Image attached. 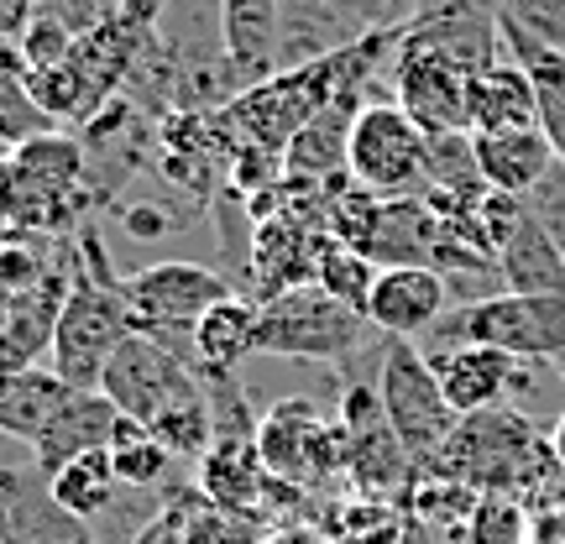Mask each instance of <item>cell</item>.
<instances>
[{"mask_svg": "<svg viewBox=\"0 0 565 544\" xmlns=\"http://www.w3.org/2000/svg\"><path fill=\"white\" fill-rule=\"evenodd\" d=\"M429 471H445L482 498H540L545 487L565 482L555 445L513 408L466 414Z\"/></svg>", "mask_w": 565, "mask_h": 544, "instance_id": "cell-1", "label": "cell"}, {"mask_svg": "<svg viewBox=\"0 0 565 544\" xmlns=\"http://www.w3.org/2000/svg\"><path fill=\"white\" fill-rule=\"evenodd\" d=\"M68 267H74V278H68V299L58 309V330H53L47 356L68 387H100L116 345L131 335L126 282L105 267V246L95 231L79 236V252L68 257Z\"/></svg>", "mask_w": 565, "mask_h": 544, "instance_id": "cell-2", "label": "cell"}, {"mask_svg": "<svg viewBox=\"0 0 565 544\" xmlns=\"http://www.w3.org/2000/svg\"><path fill=\"white\" fill-rule=\"evenodd\" d=\"M89 200H95V189H89L84 141L53 131V137L0 152V225L6 231L58 236Z\"/></svg>", "mask_w": 565, "mask_h": 544, "instance_id": "cell-3", "label": "cell"}, {"mask_svg": "<svg viewBox=\"0 0 565 544\" xmlns=\"http://www.w3.org/2000/svg\"><path fill=\"white\" fill-rule=\"evenodd\" d=\"M372 324L362 309L324 294L320 282H299L263 299L257 314V356H294V362L345 366L366 345Z\"/></svg>", "mask_w": 565, "mask_h": 544, "instance_id": "cell-4", "label": "cell"}, {"mask_svg": "<svg viewBox=\"0 0 565 544\" xmlns=\"http://www.w3.org/2000/svg\"><path fill=\"white\" fill-rule=\"evenodd\" d=\"M377 393H383V414L398 429L404 450L414 456V471H429L450 445L461 414L445 404L440 377L414 341H393L383 335V356H377Z\"/></svg>", "mask_w": 565, "mask_h": 544, "instance_id": "cell-5", "label": "cell"}, {"mask_svg": "<svg viewBox=\"0 0 565 544\" xmlns=\"http://www.w3.org/2000/svg\"><path fill=\"white\" fill-rule=\"evenodd\" d=\"M345 173L383 200L429 194V137L398 100H366L351 121Z\"/></svg>", "mask_w": 565, "mask_h": 544, "instance_id": "cell-6", "label": "cell"}, {"mask_svg": "<svg viewBox=\"0 0 565 544\" xmlns=\"http://www.w3.org/2000/svg\"><path fill=\"white\" fill-rule=\"evenodd\" d=\"M257 450L278 482L303 492L345 477V424L320 414L315 398H282L267 408L257 419Z\"/></svg>", "mask_w": 565, "mask_h": 544, "instance_id": "cell-7", "label": "cell"}, {"mask_svg": "<svg viewBox=\"0 0 565 544\" xmlns=\"http://www.w3.org/2000/svg\"><path fill=\"white\" fill-rule=\"evenodd\" d=\"M100 393L121 408L126 419L152 424V419H162L168 408L200 398L204 377H200V366L189 362V356H179L173 345H162L158 335H141V330H131V335L116 345L110 366H105Z\"/></svg>", "mask_w": 565, "mask_h": 544, "instance_id": "cell-8", "label": "cell"}, {"mask_svg": "<svg viewBox=\"0 0 565 544\" xmlns=\"http://www.w3.org/2000/svg\"><path fill=\"white\" fill-rule=\"evenodd\" d=\"M341 424H345V477L356 482L362 498H408L414 482V456L404 450L398 429L383 414L377 383H345L341 393Z\"/></svg>", "mask_w": 565, "mask_h": 544, "instance_id": "cell-9", "label": "cell"}, {"mask_svg": "<svg viewBox=\"0 0 565 544\" xmlns=\"http://www.w3.org/2000/svg\"><path fill=\"white\" fill-rule=\"evenodd\" d=\"M225 294H236V282L210 273L200 263H152L126 278V303H131V330L141 335H194V324L210 303H221Z\"/></svg>", "mask_w": 565, "mask_h": 544, "instance_id": "cell-10", "label": "cell"}, {"mask_svg": "<svg viewBox=\"0 0 565 544\" xmlns=\"http://www.w3.org/2000/svg\"><path fill=\"white\" fill-rule=\"evenodd\" d=\"M398 42L440 53L445 63L461 68L466 79L508 58L498 0H419L404 17V38Z\"/></svg>", "mask_w": 565, "mask_h": 544, "instance_id": "cell-11", "label": "cell"}, {"mask_svg": "<svg viewBox=\"0 0 565 544\" xmlns=\"http://www.w3.org/2000/svg\"><path fill=\"white\" fill-rule=\"evenodd\" d=\"M393 100L414 116L424 137L466 131V74L440 53L398 42L393 47Z\"/></svg>", "mask_w": 565, "mask_h": 544, "instance_id": "cell-12", "label": "cell"}, {"mask_svg": "<svg viewBox=\"0 0 565 544\" xmlns=\"http://www.w3.org/2000/svg\"><path fill=\"white\" fill-rule=\"evenodd\" d=\"M435 377H440V393L445 404L456 414H487V408H503L508 393H519L529 377L524 356H508L498 345H477V341H461V345H445L429 356Z\"/></svg>", "mask_w": 565, "mask_h": 544, "instance_id": "cell-13", "label": "cell"}, {"mask_svg": "<svg viewBox=\"0 0 565 544\" xmlns=\"http://www.w3.org/2000/svg\"><path fill=\"white\" fill-rule=\"evenodd\" d=\"M450 282L435 267H383L366 294V324L393 341H414L450 314Z\"/></svg>", "mask_w": 565, "mask_h": 544, "instance_id": "cell-14", "label": "cell"}, {"mask_svg": "<svg viewBox=\"0 0 565 544\" xmlns=\"http://www.w3.org/2000/svg\"><path fill=\"white\" fill-rule=\"evenodd\" d=\"M0 503H6V544H105L79 519L53 503V487L38 466H0Z\"/></svg>", "mask_w": 565, "mask_h": 544, "instance_id": "cell-15", "label": "cell"}, {"mask_svg": "<svg viewBox=\"0 0 565 544\" xmlns=\"http://www.w3.org/2000/svg\"><path fill=\"white\" fill-rule=\"evenodd\" d=\"M278 42H282V0H221V58L242 89L282 74Z\"/></svg>", "mask_w": 565, "mask_h": 544, "instance_id": "cell-16", "label": "cell"}, {"mask_svg": "<svg viewBox=\"0 0 565 544\" xmlns=\"http://www.w3.org/2000/svg\"><path fill=\"white\" fill-rule=\"evenodd\" d=\"M116 424H121V408L110 404L100 387H74L26 456H32V466H38L42 477H53L58 466L79 461V456H89V450H110Z\"/></svg>", "mask_w": 565, "mask_h": 544, "instance_id": "cell-17", "label": "cell"}, {"mask_svg": "<svg viewBox=\"0 0 565 544\" xmlns=\"http://www.w3.org/2000/svg\"><path fill=\"white\" fill-rule=\"evenodd\" d=\"M200 498L215 508H236V513H263L273 498V471L263 466L257 435L252 440H215L200 461Z\"/></svg>", "mask_w": 565, "mask_h": 544, "instance_id": "cell-18", "label": "cell"}, {"mask_svg": "<svg viewBox=\"0 0 565 544\" xmlns=\"http://www.w3.org/2000/svg\"><path fill=\"white\" fill-rule=\"evenodd\" d=\"M471 152H477V173H482L487 189L513 194V200H524L534 183H545V173L561 162L540 126H524V131H482V137H471Z\"/></svg>", "mask_w": 565, "mask_h": 544, "instance_id": "cell-19", "label": "cell"}, {"mask_svg": "<svg viewBox=\"0 0 565 544\" xmlns=\"http://www.w3.org/2000/svg\"><path fill=\"white\" fill-rule=\"evenodd\" d=\"M540 126V100H534V84L513 58L492 63L482 74L466 79V131L482 137V131H524Z\"/></svg>", "mask_w": 565, "mask_h": 544, "instance_id": "cell-20", "label": "cell"}, {"mask_svg": "<svg viewBox=\"0 0 565 544\" xmlns=\"http://www.w3.org/2000/svg\"><path fill=\"white\" fill-rule=\"evenodd\" d=\"M498 273L508 294H565V252L529 210H519L513 231L498 246Z\"/></svg>", "mask_w": 565, "mask_h": 544, "instance_id": "cell-21", "label": "cell"}, {"mask_svg": "<svg viewBox=\"0 0 565 544\" xmlns=\"http://www.w3.org/2000/svg\"><path fill=\"white\" fill-rule=\"evenodd\" d=\"M74 387L63 383L58 372L47 366H21V372H0V435L21 440L26 450L38 445V435L53 424V414L63 408Z\"/></svg>", "mask_w": 565, "mask_h": 544, "instance_id": "cell-22", "label": "cell"}, {"mask_svg": "<svg viewBox=\"0 0 565 544\" xmlns=\"http://www.w3.org/2000/svg\"><path fill=\"white\" fill-rule=\"evenodd\" d=\"M257 314H263V299H246V294H225L221 303H210L194 324V366L236 372L246 356H257Z\"/></svg>", "mask_w": 565, "mask_h": 544, "instance_id": "cell-23", "label": "cell"}, {"mask_svg": "<svg viewBox=\"0 0 565 544\" xmlns=\"http://www.w3.org/2000/svg\"><path fill=\"white\" fill-rule=\"evenodd\" d=\"M503 47L508 58L519 63L534 84V100H540V131L550 137L555 158L565 162V47H550V42L529 38L519 26L503 21Z\"/></svg>", "mask_w": 565, "mask_h": 544, "instance_id": "cell-24", "label": "cell"}, {"mask_svg": "<svg viewBox=\"0 0 565 544\" xmlns=\"http://www.w3.org/2000/svg\"><path fill=\"white\" fill-rule=\"evenodd\" d=\"M58 121L42 110L38 84H32V68L21 58L17 42H0V152H11L21 141L53 137Z\"/></svg>", "mask_w": 565, "mask_h": 544, "instance_id": "cell-25", "label": "cell"}, {"mask_svg": "<svg viewBox=\"0 0 565 544\" xmlns=\"http://www.w3.org/2000/svg\"><path fill=\"white\" fill-rule=\"evenodd\" d=\"M47 487H53V503H58L68 519H79V524H89V529L110 513L116 492H121L116 466H110V450H89L79 461L58 466V471L47 477Z\"/></svg>", "mask_w": 565, "mask_h": 544, "instance_id": "cell-26", "label": "cell"}, {"mask_svg": "<svg viewBox=\"0 0 565 544\" xmlns=\"http://www.w3.org/2000/svg\"><path fill=\"white\" fill-rule=\"evenodd\" d=\"M110 466H116V482L131 487V492H158L173 477V456L152 440V429L137 419L116 424V440H110Z\"/></svg>", "mask_w": 565, "mask_h": 544, "instance_id": "cell-27", "label": "cell"}, {"mask_svg": "<svg viewBox=\"0 0 565 544\" xmlns=\"http://www.w3.org/2000/svg\"><path fill=\"white\" fill-rule=\"evenodd\" d=\"M377 273H383V267L372 263L366 252L330 242V236L320 231V246H315V282H320L324 294H335L341 303H351V309H362L366 314V294H372Z\"/></svg>", "mask_w": 565, "mask_h": 544, "instance_id": "cell-28", "label": "cell"}, {"mask_svg": "<svg viewBox=\"0 0 565 544\" xmlns=\"http://www.w3.org/2000/svg\"><path fill=\"white\" fill-rule=\"evenodd\" d=\"M273 529L278 524L263 513H236V508H215L194 498L189 524H183V544H267Z\"/></svg>", "mask_w": 565, "mask_h": 544, "instance_id": "cell-29", "label": "cell"}, {"mask_svg": "<svg viewBox=\"0 0 565 544\" xmlns=\"http://www.w3.org/2000/svg\"><path fill=\"white\" fill-rule=\"evenodd\" d=\"M456 544H529V513L519 498H482Z\"/></svg>", "mask_w": 565, "mask_h": 544, "instance_id": "cell-30", "label": "cell"}, {"mask_svg": "<svg viewBox=\"0 0 565 544\" xmlns=\"http://www.w3.org/2000/svg\"><path fill=\"white\" fill-rule=\"evenodd\" d=\"M498 17L550 47H565V0H498Z\"/></svg>", "mask_w": 565, "mask_h": 544, "instance_id": "cell-31", "label": "cell"}, {"mask_svg": "<svg viewBox=\"0 0 565 544\" xmlns=\"http://www.w3.org/2000/svg\"><path fill=\"white\" fill-rule=\"evenodd\" d=\"M200 498V487H173L158 508H152V519H141L131 544H183V524H189V508Z\"/></svg>", "mask_w": 565, "mask_h": 544, "instance_id": "cell-32", "label": "cell"}, {"mask_svg": "<svg viewBox=\"0 0 565 544\" xmlns=\"http://www.w3.org/2000/svg\"><path fill=\"white\" fill-rule=\"evenodd\" d=\"M126 6L121 0H38V17L58 21L68 26L74 38H89V32H100L105 21H116Z\"/></svg>", "mask_w": 565, "mask_h": 544, "instance_id": "cell-33", "label": "cell"}, {"mask_svg": "<svg viewBox=\"0 0 565 544\" xmlns=\"http://www.w3.org/2000/svg\"><path fill=\"white\" fill-rule=\"evenodd\" d=\"M74 32L68 26H58V21H47V17H32V26L17 38L21 47V58H26V68H53V63H63L68 53H74Z\"/></svg>", "mask_w": 565, "mask_h": 544, "instance_id": "cell-34", "label": "cell"}, {"mask_svg": "<svg viewBox=\"0 0 565 544\" xmlns=\"http://www.w3.org/2000/svg\"><path fill=\"white\" fill-rule=\"evenodd\" d=\"M524 210L550 231V242L565 252V162H555L545 173V183H534L524 194Z\"/></svg>", "mask_w": 565, "mask_h": 544, "instance_id": "cell-35", "label": "cell"}, {"mask_svg": "<svg viewBox=\"0 0 565 544\" xmlns=\"http://www.w3.org/2000/svg\"><path fill=\"white\" fill-rule=\"evenodd\" d=\"M345 26H356V32H377V26H398V21L414 11L408 0H324Z\"/></svg>", "mask_w": 565, "mask_h": 544, "instance_id": "cell-36", "label": "cell"}, {"mask_svg": "<svg viewBox=\"0 0 565 544\" xmlns=\"http://www.w3.org/2000/svg\"><path fill=\"white\" fill-rule=\"evenodd\" d=\"M121 221H126V231H131L137 242H147V236H168V231H173V215H162V210H152V204L126 210Z\"/></svg>", "mask_w": 565, "mask_h": 544, "instance_id": "cell-37", "label": "cell"}, {"mask_svg": "<svg viewBox=\"0 0 565 544\" xmlns=\"http://www.w3.org/2000/svg\"><path fill=\"white\" fill-rule=\"evenodd\" d=\"M38 17V0H0V42H17Z\"/></svg>", "mask_w": 565, "mask_h": 544, "instance_id": "cell-38", "label": "cell"}, {"mask_svg": "<svg viewBox=\"0 0 565 544\" xmlns=\"http://www.w3.org/2000/svg\"><path fill=\"white\" fill-rule=\"evenodd\" d=\"M267 544H335L330 534H320V529H303V524H288V529H273V540Z\"/></svg>", "mask_w": 565, "mask_h": 544, "instance_id": "cell-39", "label": "cell"}, {"mask_svg": "<svg viewBox=\"0 0 565 544\" xmlns=\"http://www.w3.org/2000/svg\"><path fill=\"white\" fill-rule=\"evenodd\" d=\"M550 445H555V461H561V471H565V414L555 419V435H550Z\"/></svg>", "mask_w": 565, "mask_h": 544, "instance_id": "cell-40", "label": "cell"}, {"mask_svg": "<svg viewBox=\"0 0 565 544\" xmlns=\"http://www.w3.org/2000/svg\"><path fill=\"white\" fill-rule=\"evenodd\" d=\"M0 544H6V540H0Z\"/></svg>", "mask_w": 565, "mask_h": 544, "instance_id": "cell-41", "label": "cell"}]
</instances>
